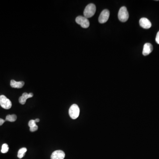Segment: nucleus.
Here are the masks:
<instances>
[{"label": "nucleus", "instance_id": "1a4fd4ad", "mask_svg": "<svg viewBox=\"0 0 159 159\" xmlns=\"http://www.w3.org/2000/svg\"><path fill=\"white\" fill-rule=\"evenodd\" d=\"M153 50V46L151 44L149 43H146L144 46L142 54L144 56H147L150 54Z\"/></svg>", "mask_w": 159, "mask_h": 159}, {"label": "nucleus", "instance_id": "39448f33", "mask_svg": "<svg viewBox=\"0 0 159 159\" xmlns=\"http://www.w3.org/2000/svg\"><path fill=\"white\" fill-rule=\"evenodd\" d=\"M77 24L80 25L81 27L84 28H87L89 26V21L87 18L82 16H78L76 19Z\"/></svg>", "mask_w": 159, "mask_h": 159}, {"label": "nucleus", "instance_id": "dca6fc26", "mask_svg": "<svg viewBox=\"0 0 159 159\" xmlns=\"http://www.w3.org/2000/svg\"><path fill=\"white\" fill-rule=\"evenodd\" d=\"M156 42L159 44V31L156 34Z\"/></svg>", "mask_w": 159, "mask_h": 159}, {"label": "nucleus", "instance_id": "4468645a", "mask_svg": "<svg viewBox=\"0 0 159 159\" xmlns=\"http://www.w3.org/2000/svg\"><path fill=\"white\" fill-rule=\"evenodd\" d=\"M17 119V116L16 115H9L6 117L5 121L10 122H15Z\"/></svg>", "mask_w": 159, "mask_h": 159}, {"label": "nucleus", "instance_id": "9d476101", "mask_svg": "<svg viewBox=\"0 0 159 159\" xmlns=\"http://www.w3.org/2000/svg\"><path fill=\"white\" fill-rule=\"evenodd\" d=\"M33 96V94L32 93H30L28 94L26 92H25L22 94V96L19 98V102L21 104L24 105L26 103L27 99L30 98H32Z\"/></svg>", "mask_w": 159, "mask_h": 159}, {"label": "nucleus", "instance_id": "0eeeda50", "mask_svg": "<svg viewBox=\"0 0 159 159\" xmlns=\"http://www.w3.org/2000/svg\"><path fill=\"white\" fill-rule=\"evenodd\" d=\"M65 157V153L62 150H56L52 153L51 159H64Z\"/></svg>", "mask_w": 159, "mask_h": 159}, {"label": "nucleus", "instance_id": "423d86ee", "mask_svg": "<svg viewBox=\"0 0 159 159\" xmlns=\"http://www.w3.org/2000/svg\"><path fill=\"white\" fill-rule=\"evenodd\" d=\"M110 16V12L107 9H104L100 13L99 17V22L100 24H104L108 21Z\"/></svg>", "mask_w": 159, "mask_h": 159}, {"label": "nucleus", "instance_id": "ddd939ff", "mask_svg": "<svg viewBox=\"0 0 159 159\" xmlns=\"http://www.w3.org/2000/svg\"><path fill=\"white\" fill-rule=\"evenodd\" d=\"M27 151V149L26 148H22L19 150L18 152L17 156L20 159L23 158L25 155V153Z\"/></svg>", "mask_w": 159, "mask_h": 159}, {"label": "nucleus", "instance_id": "2eb2a0df", "mask_svg": "<svg viewBox=\"0 0 159 159\" xmlns=\"http://www.w3.org/2000/svg\"><path fill=\"white\" fill-rule=\"evenodd\" d=\"M9 147L7 144H4L1 148V152L3 153H7L9 151Z\"/></svg>", "mask_w": 159, "mask_h": 159}, {"label": "nucleus", "instance_id": "20e7f679", "mask_svg": "<svg viewBox=\"0 0 159 159\" xmlns=\"http://www.w3.org/2000/svg\"><path fill=\"white\" fill-rule=\"evenodd\" d=\"M0 105L4 109H9L12 107V102L5 95H1L0 96Z\"/></svg>", "mask_w": 159, "mask_h": 159}, {"label": "nucleus", "instance_id": "f3484780", "mask_svg": "<svg viewBox=\"0 0 159 159\" xmlns=\"http://www.w3.org/2000/svg\"><path fill=\"white\" fill-rule=\"evenodd\" d=\"M5 120H4L3 119H0V126L3 125L4 123L5 122Z\"/></svg>", "mask_w": 159, "mask_h": 159}, {"label": "nucleus", "instance_id": "f257e3e1", "mask_svg": "<svg viewBox=\"0 0 159 159\" xmlns=\"http://www.w3.org/2000/svg\"><path fill=\"white\" fill-rule=\"evenodd\" d=\"M95 12H96L95 5L93 4H90L87 5L86 7L85 8L83 12V15L85 17L88 18L93 17L95 14Z\"/></svg>", "mask_w": 159, "mask_h": 159}, {"label": "nucleus", "instance_id": "6e6552de", "mask_svg": "<svg viewBox=\"0 0 159 159\" xmlns=\"http://www.w3.org/2000/svg\"><path fill=\"white\" fill-rule=\"evenodd\" d=\"M139 24L142 28L144 29L150 28L152 26L151 23L146 18H142L140 20Z\"/></svg>", "mask_w": 159, "mask_h": 159}, {"label": "nucleus", "instance_id": "9b49d317", "mask_svg": "<svg viewBox=\"0 0 159 159\" xmlns=\"http://www.w3.org/2000/svg\"><path fill=\"white\" fill-rule=\"evenodd\" d=\"M25 82L24 81H16L14 80H12L10 82V85L13 88H21L24 86Z\"/></svg>", "mask_w": 159, "mask_h": 159}, {"label": "nucleus", "instance_id": "7ed1b4c3", "mask_svg": "<svg viewBox=\"0 0 159 159\" xmlns=\"http://www.w3.org/2000/svg\"><path fill=\"white\" fill-rule=\"evenodd\" d=\"M69 115L73 119H77L79 116L80 108L77 104H73L69 109Z\"/></svg>", "mask_w": 159, "mask_h": 159}, {"label": "nucleus", "instance_id": "f8f14e48", "mask_svg": "<svg viewBox=\"0 0 159 159\" xmlns=\"http://www.w3.org/2000/svg\"><path fill=\"white\" fill-rule=\"evenodd\" d=\"M28 126L30 127V130L31 132H34L37 131L38 127L36 124L35 120H30L29 122Z\"/></svg>", "mask_w": 159, "mask_h": 159}, {"label": "nucleus", "instance_id": "a211bd4d", "mask_svg": "<svg viewBox=\"0 0 159 159\" xmlns=\"http://www.w3.org/2000/svg\"><path fill=\"white\" fill-rule=\"evenodd\" d=\"M35 121L36 123H38L39 122V119H35Z\"/></svg>", "mask_w": 159, "mask_h": 159}, {"label": "nucleus", "instance_id": "f03ea898", "mask_svg": "<svg viewBox=\"0 0 159 159\" xmlns=\"http://www.w3.org/2000/svg\"><path fill=\"white\" fill-rule=\"evenodd\" d=\"M129 13L128 12L127 8L123 6L120 8L118 13L119 20L122 22H125L129 19Z\"/></svg>", "mask_w": 159, "mask_h": 159}]
</instances>
